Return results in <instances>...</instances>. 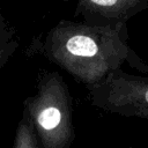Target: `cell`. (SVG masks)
Instances as JSON below:
<instances>
[{
	"label": "cell",
	"mask_w": 148,
	"mask_h": 148,
	"mask_svg": "<svg viewBox=\"0 0 148 148\" xmlns=\"http://www.w3.org/2000/svg\"><path fill=\"white\" fill-rule=\"evenodd\" d=\"M18 46V40L15 39L13 40L9 45H7L6 47H3L2 50H0V69L2 67H5V65L8 62V60L10 59V57L14 54V52L16 51Z\"/></svg>",
	"instance_id": "obj_7"
},
{
	"label": "cell",
	"mask_w": 148,
	"mask_h": 148,
	"mask_svg": "<svg viewBox=\"0 0 148 148\" xmlns=\"http://www.w3.org/2000/svg\"><path fill=\"white\" fill-rule=\"evenodd\" d=\"M31 116L43 148H68L74 138L69 88L58 72H44L37 92L23 102Z\"/></svg>",
	"instance_id": "obj_2"
},
{
	"label": "cell",
	"mask_w": 148,
	"mask_h": 148,
	"mask_svg": "<svg viewBox=\"0 0 148 148\" xmlns=\"http://www.w3.org/2000/svg\"><path fill=\"white\" fill-rule=\"evenodd\" d=\"M74 2V16L92 25L127 23L136 14L148 9V0H62Z\"/></svg>",
	"instance_id": "obj_4"
},
{
	"label": "cell",
	"mask_w": 148,
	"mask_h": 148,
	"mask_svg": "<svg viewBox=\"0 0 148 148\" xmlns=\"http://www.w3.org/2000/svg\"><path fill=\"white\" fill-rule=\"evenodd\" d=\"M16 39L15 36V29L10 27L6 17L3 16L1 9H0V50L9 45L13 40Z\"/></svg>",
	"instance_id": "obj_6"
},
{
	"label": "cell",
	"mask_w": 148,
	"mask_h": 148,
	"mask_svg": "<svg viewBox=\"0 0 148 148\" xmlns=\"http://www.w3.org/2000/svg\"><path fill=\"white\" fill-rule=\"evenodd\" d=\"M30 52L42 53L86 88L99 83L125 62L148 73V64L128 44L127 23L92 25L64 18L45 34L43 42L34 40Z\"/></svg>",
	"instance_id": "obj_1"
},
{
	"label": "cell",
	"mask_w": 148,
	"mask_h": 148,
	"mask_svg": "<svg viewBox=\"0 0 148 148\" xmlns=\"http://www.w3.org/2000/svg\"><path fill=\"white\" fill-rule=\"evenodd\" d=\"M37 130L28 110L23 108L22 118L17 125L13 148H42Z\"/></svg>",
	"instance_id": "obj_5"
},
{
	"label": "cell",
	"mask_w": 148,
	"mask_h": 148,
	"mask_svg": "<svg viewBox=\"0 0 148 148\" xmlns=\"http://www.w3.org/2000/svg\"><path fill=\"white\" fill-rule=\"evenodd\" d=\"M90 104L103 111L148 120V76L130 74L121 68L103 81L87 87Z\"/></svg>",
	"instance_id": "obj_3"
}]
</instances>
